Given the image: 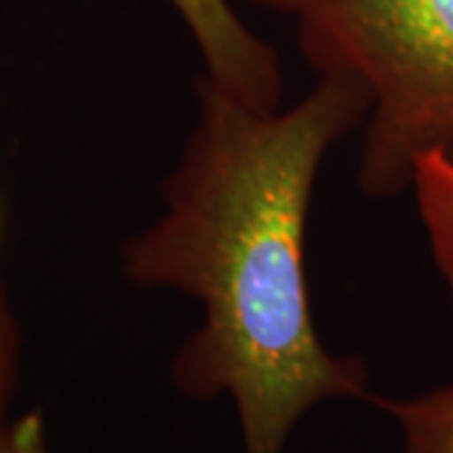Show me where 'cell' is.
<instances>
[{"label": "cell", "mask_w": 453, "mask_h": 453, "mask_svg": "<svg viewBox=\"0 0 453 453\" xmlns=\"http://www.w3.org/2000/svg\"><path fill=\"white\" fill-rule=\"evenodd\" d=\"M371 403L398 426L403 453H453V383L411 398H383Z\"/></svg>", "instance_id": "5b68a950"}, {"label": "cell", "mask_w": 453, "mask_h": 453, "mask_svg": "<svg viewBox=\"0 0 453 453\" xmlns=\"http://www.w3.org/2000/svg\"><path fill=\"white\" fill-rule=\"evenodd\" d=\"M431 257L453 300V162L426 154L416 164L413 187Z\"/></svg>", "instance_id": "277c9868"}, {"label": "cell", "mask_w": 453, "mask_h": 453, "mask_svg": "<svg viewBox=\"0 0 453 453\" xmlns=\"http://www.w3.org/2000/svg\"><path fill=\"white\" fill-rule=\"evenodd\" d=\"M0 453H50L43 413L28 411L0 426Z\"/></svg>", "instance_id": "52a82bcc"}, {"label": "cell", "mask_w": 453, "mask_h": 453, "mask_svg": "<svg viewBox=\"0 0 453 453\" xmlns=\"http://www.w3.org/2000/svg\"><path fill=\"white\" fill-rule=\"evenodd\" d=\"M195 91L162 211L121 244V273L202 308L169 365L179 395L229 398L242 453H285L318 405L372 398L365 363L325 345L308 282L315 184L325 157L363 129L371 98L342 76H318L280 109L247 106L207 76Z\"/></svg>", "instance_id": "6da1fadb"}, {"label": "cell", "mask_w": 453, "mask_h": 453, "mask_svg": "<svg viewBox=\"0 0 453 453\" xmlns=\"http://www.w3.org/2000/svg\"><path fill=\"white\" fill-rule=\"evenodd\" d=\"M195 41L204 73L255 109H280L285 73L277 50L244 23L229 0H169Z\"/></svg>", "instance_id": "3957f363"}, {"label": "cell", "mask_w": 453, "mask_h": 453, "mask_svg": "<svg viewBox=\"0 0 453 453\" xmlns=\"http://www.w3.org/2000/svg\"><path fill=\"white\" fill-rule=\"evenodd\" d=\"M20 323L11 305L8 290L0 280V426L11 421V405L16 398L18 378H20Z\"/></svg>", "instance_id": "8992f818"}, {"label": "cell", "mask_w": 453, "mask_h": 453, "mask_svg": "<svg viewBox=\"0 0 453 453\" xmlns=\"http://www.w3.org/2000/svg\"><path fill=\"white\" fill-rule=\"evenodd\" d=\"M250 3L290 20L318 76L353 79L368 91L357 154L363 195H403L426 154L453 162V0Z\"/></svg>", "instance_id": "7a4b0ae2"}]
</instances>
